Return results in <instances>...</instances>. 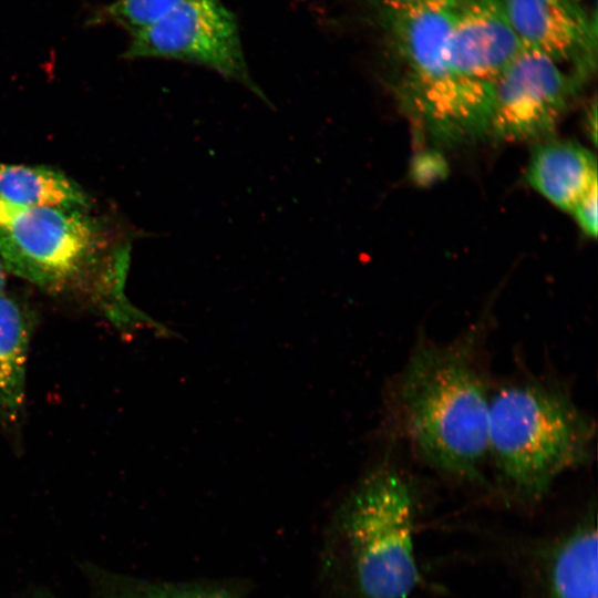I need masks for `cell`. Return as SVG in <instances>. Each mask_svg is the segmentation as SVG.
Masks as SVG:
<instances>
[{
	"instance_id": "obj_1",
	"label": "cell",
	"mask_w": 598,
	"mask_h": 598,
	"mask_svg": "<svg viewBox=\"0 0 598 598\" xmlns=\"http://www.w3.org/2000/svg\"><path fill=\"white\" fill-rule=\"evenodd\" d=\"M492 315L454 340H416L395 386L401 431L416 454L442 474L486 485L492 386L484 344Z\"/></svg>"
},
{
	"instance_id": "obj_2",
	"label": "cell",
	"mask_w": 598,
	"mask_h": 598,
	"mask_svg": "<svg viewBox=\"0 0 598 598\" xmlns=\"http://www.w3.org/2000/svg\"><path fill=\"white\" fill-rule=\"evenodd\" d=\"M0 262L7 274L48 293L91 301L120 326L143 319L124 292L130 247L111 250L104 228L89 209L0 198Z\"/></svg>"
},
{
	"instance_id": "obj_3",
	"label": "cell",
	"mask_w": 598,
	"mask_h": 598,
	"mask_svg": "<svg viewBox=\"0 0 598 598\" xmlns=\"http://www.w3.org/2000/svg\"><path fill=\"white\" fill-rule=\"evenodd\" d=\"M596 425L560 383L522 377L492 388L487 460L516 496L538 501L594 456Z\"/></svg>"
},
{
	"instance_id": "obj_4",
	"label": "cell",
	"mask_w": 598,
	"mask_h": 598,
	"mask_svg": "<svg viewBox=\"0 0 598 598\" xmlns=\"http://www.w3.org/2000/svg\"><path fill=\"white\" fill-rule=\"evenodd\" d=\"M416 501L394 466L365 475L337 509L326 540V571L354 598H409L422 577L414 549Z\"/></svg>"
},
{
	"instance_id": "obj_5",
	"label": "cell",
	"mask_w": 598,
	"mask_h": 598,
	"mask_svg": "<svg viewBox=\"0 0 598 598\" xmlns=\"http://www.w3.org/2000/svg\"><path fill=\"white\" fill-rule=\"evenodd\" d=\"M463 0L377 4L394 59V92L408 116L439 146L465 145L444 62Z\"/></svg>"
},
{
	"instance_id": "obj_6",
	"label": "cell",
	"mask_w": 598,
	"mask_h": 598,
	"mask_svg": "<svg viewBox=\"0 0 598 598\" xmlns=\"http://www.w3.org/2000/svg\"><path fill=\"white\" fill-rule=\"evenodd\" d=\"M523 48L504 0H463L444 62L467 144L486 138L497 80Z\"/></svg>"
},
{
	"instance_id": "obj_7",
	"label": "cell",
	"mask_w": 598,
	"mask_h": 598,
	"mask_svg": "<svg viewBox=\"0 0 598 598\" xmlns=\"http://www.w3.org/2000/svg\"><path fill=\"white\" fill-rule=\"evenodd\" d=\"M127 60L165 59L205 66L268 99L254 81L235 14L218 0L188 1L131 34Z\"/></svg>"
},
{
	"instance_id": "obj_8",
	"label": "cell",
	"mask_w": 598,
	"mask_h": 598,
	"mask_svg": "<svg viewBox=\"0 0 598 598\" xmlns=\"http://www.w3.org/2000/svg\"><path fill=\"white\" fill-rule=\"evenodd\" d=\"M580 84L548 55L524 47L497 80L486 138L543 142Z\"/></svg>"
},
{
	"instance_id": "obj_9",
	"label": "cell",
	"mask_w": 598,
	"mask_h": 598,
	"mask_svg": "<svg viewBox=\"0 0 598 598\" xmlns=\"http://www.w3.org/2000/svg\"><path fill=\"white\" fill-rule=\"evenodd\" d=\"M524 47L573 66L580 83L596 66L597 22L584 0H504Z\"/></svg>"
},
{
	"instance_id": "obj_10",
	"label": "cell",
	"mask_w": 598,
	"mask_h": 598,
	"mask_svg": "<svg viewBox=\"0 0 598 598\" xmlns=\"http://www.w3.org/2000/svg\"><path fill=\"white\" fill-rule=\"evenodd\" d=\"M527 181L556 207L570 213L597 186V161L578 143L546 140L532 154Z\"/></svg>"
},
{
	"instance_id": "obj_11",
	"label": "cell",
	"mask_w": 598,
	"mask_h": 598,
	"mask_svg": "<svg viewBox=\"0 0 598 598\" xmlns=\"http://www.w3.org/2000/svg\"><path fill=\"white\" fill-rule=\"evenodd\" d=\"M543 598H597V526L595 511L550 548Z\"/></svg>"
},
{
	"instance_id": "obj_12",
	"label": "cell",
	"mask_w": 598,
	"mask_h": 598,
	"mask_svg": "<svg viewBox=\"0 0 598 598\" xmlns=\"http://www.w3.org/2000/svg\"><path fill=\"white\" fill-rule=\"evenodd\" d=\"M31 321L18 299L0 293V423L14 429L24 411Z\"/></svg>"
},
{
	"instance_id": "obj_13",
	"label": "cell",
	"mask_w": 598,
	"mask_h": 598,
	"mask_svg": "<svg viewBox=\"0 0 598 598\" xmlns=\"http://www.w3.org/2000/svg\"><path fill=\"white\" fill-rule=\"evenodd\" d=\"M0 198L28 206L89 209L85 190L63 172L42 165L0 163Z\"/></svg>"
},
{
	"instance_id": "obj_14",
	"label": "cell",
	"mask_w": 598,
	"mask_h": 598,
	"mask_svg": "<svg viewBox=\"0 0 598 598\" xmlns=\"http://www.w3.org/2000/svg\"><path fill=\"white\" fill-rule=\"evenodd\" d=\"M110 598H243L225 584L209 581H148L117 578L111 584Z\"/></svg>"
},
{
	"instance_id": "obj_15",
	"label": "cell",
	"mask_w": 598,
	"mask_h": 598,
	"mask_svg": "<svg viewBox=\"0 0 598 598\" xmlns=\"http://www.w3.org/2000/svg\"><path fill=\"white\" fill-rule=\"evenodd\" d=\"M192 0H115L97 10L90 23H114L131 34L155 23Z\"/></svg>"
},
{
	"instance_id": "obj_16",
	"label": "cell",
	"mask_w": 598,
	"mask_h": 598,
	"mask_svg": "<svg viewBox=\"0 0 598 598\" xmlns=\"http://www.w3.org/2000/svg\"><path fill=\"white\" fill-rule=\"evenodd\" d=\"M597 186L588 190L574 206L570 214L590 237L597 235Z\"/></svg>"
},
{
	"instance_id": "obj_17",
	"label": "cell",
	"mask_w": 598,
	"mask_h": 598,
	"mask_svg": "<svg viewBox=\"0 0 598 598\" xmlns=\"http://www.w3.org/2000/svg\"><path fill=\"white\" fill-rule=\"evenodd\" d=\"M377 4L383 3H419V2H431L439 0H374Z\"/></svg>"
},
{
	"instance_id": "obj_18",
	"label": "cell",
	"mask_w": 598,
	"mask_h": 598,
	"mask_svg": "<svg viewBox=\"0 0 598 598\" xmlns=\"http://www.w3.org/2000/svg\"><path fill=\"white\" fill-rule=\"evenodd\" d=\"M6 279H7V272L0 262V293L3 291Z\"/></svg>"
}]
</instances>
